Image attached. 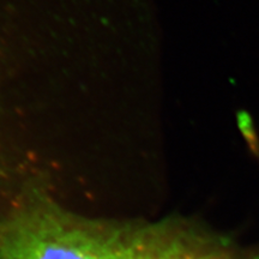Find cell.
Masks as SVG:
<instances>
[{
	"label": "cell",
	"instance_id": "cell-1",
	"mask_svg": "<svg viewBox=\"0 0 259 259\" xmlns=\"http://www.w3.org/2000/svg\"><path fill=\"white\" fill-rule=\"evenodd\" d=\"M0 259H259V251L190 221H101L34 199L0 216Z\"/></svg>",
	"mask_w": 259,
	"mask_h": 259
}]
</instances>
